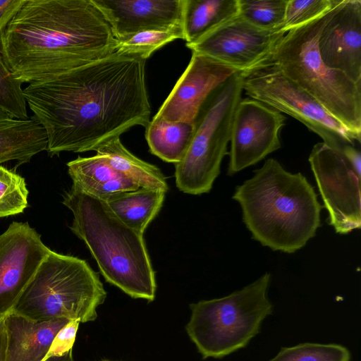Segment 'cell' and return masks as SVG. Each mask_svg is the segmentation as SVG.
<instances>
[{"mask_svg": "<svg viewBox=\"0 0 361 361\" xmlns=\"http://www.w3.org/2000/svg\"><path fill=\"white\" fill-rule=\"evenodd\" d=\"M285 120L281 112L259 101L240 99L232 123L228 175L255 165L279 149Z\"/></svg>", "mask_w": 361, "mask_h": 361, "instance_id": "8fae6325", "label": "cell"}, {"mask_svg": "<svg viewBox=\"0 0 361 361\" xmlns=\"http://www.w3.org/2000/svg\"><path fill=\"white\" fill-rule=\"evenodd\" d=\"M67 166L73 185L104 201L115 194L140 188L97 154L90 157H78L69 161Z\"/></svg>", "mask_w": 361, "mask_h": 361, "instance_id": "ac0fdd59", "label": "cell"}, {"mask_svg": "<svg viewBox=\"0 0 361 361\" xmlns=\"http://www.w3.org/2000/svg\"><path fill=\"white\" fill-rule=\"evenodd\" d=\"M22 83L12 75L0 54V109L18 118H27Z\"/></svg>", "mask_w": 361, "mask_h": 361, "instance_id": "f1b7e54d", "label": "cell"}, {"mask_svg": "<svg viewBox=\"0 0 361 361\" xmlns=\"http://www.w3.org/2000/svg\"><path fill=\"white\" fill-rule=\"evenodd\" d=\"M254 172L232 197L240 206L245 225L262 245L295 252L321 224L322 206L314 188L301 173L286 171L273 158Z\"/></svg>", "mask_w": 361, "mask_h": 361, "instance_id": "3957f363", "label": "cell"}, {"mask_svg": "<svg viewBox=\"0 0 361 361\" xmlns=\"http://www.w3.org/2000/svg\"><path fill=\"white\" fill-rule=\"evenodd\" d=\"M336 0H288L283 29L303 25L327 13Z\"/></svg>", "mask_w": 361, "mask_h": 361, "instance_id": "83f0119b", "label": "cell"}, {"mask_svg": "<svg viewBox=\"0 0 361 361\" xmlns=\"http://www.w3.org/2000/svg\"><path fill=\"white\" fill-rule=\"evenodd\" d=\"M193 131L194 123L171 122L154 116L145 128V138L152 154L176 164L184 157Z\"/></svg>", "mask_w": 361, "mask_h": 361, "instance_id": "603a6c76", "label": "cell"}, {"mask_svg": "<svg viewBox=\"0 0 361 361\" xmlns=\"http://www.w3.org/2000/svg\"><path fill=\"white\" fill-rule=\"evenodd\" d=\"M25 0H0V32L6 27Z\"/></svg>", "mask_w": 361, "mask_h": 361, "instance_id": "4dcf8cb0", "label": "cell"}, {"mask_svg": "<svg viewBox=\"0 0 361 361\" xmlns=\"http://www.w3.org/2000/svg\"><path fill=\"white\" fill-rule=\"evenodd\" d=\"M310 164L329 224L338 234L361 227V163H354L342 152L324 142L314 145Z\"/></svg>", "mask_w": 361, "mask_h": 361, "instance_id": "30bf717a", "label": "cell"}, {"mask_svg": "<svg viewBox=\"0 0 361 361\" xmlns=\"http://www.w3.org/2000/svg\"><path fill=\"white\" fill-rule=\"evenodd\" d=\"M25 179L0 165V218L22 213L27 207Z\"/></svg>", "mask_w": 361, "mask_h": 361, "instance_id": "4316f807", "label": "cell"}, {"mask_svg": "<svg viewBox=\"0 0 361 361\" xmlns=\"http://www.w3.org/2000/svg\"><path fill=\"white\" fill-rule=\"evenodd\" d=\"M192 53L189 64L156 116L171 122L194 123L211 92L238 72L209 57Z\"/></svg>", "mask_w": 361, "mask_h": 361, "instance_id": "9a60e30c", "label": "cell"}, {"mask_svg": "<svg viewBox=\"0 0 361 361\" xmlns=\"http://www.w3.org/2000/svg\"><path fill=\"white\" fill-rule=\"evenodd\" d=\"M117 43L92 0H25L0 32V54L14 78L37 84L116 52Z\"/></svg>", "mask_w": 361, "mask_h": 361, "instance_id": "7a4b0ae2", "label": "cell"}, {"mask_svg": "<svg viewBox=\"0 0 361 361\" xmlns=\"http://www.w3.org/2000/svg\"><path fill=\"white\" fill-rule=\"evenodd\" d=\"M240 75L243 90L251 99L300 121L331 147L342 150L345 145L360 142V137L271 62L263 59L240 71Z\"/></svg>", "mask_w": 361, "mask_h": 361, "instance_id": "9c48e42d", "label": "cell"}, {"mask_svg": "<svg viewBox=\"0 0 361 361\" xmlns=\"http://www.w3.org/2000/svg\"><path fill=\"white\" fill-rule=\"evenodd\" d=\"M80 323L78 320H69L58 331L42 361L62 356L72 350Z\"/></svg>", "mask_w": 361, "mask_h": 361, "instance_id": "f546056e", "label": "cell"}, {"mask_svg": "<svg viewBox=\"0 0 361 361\" xmlns=\"http://www.w3.org/2000/svg\"><path fill=\"white\" fill-rule=\"evenodd\" d=\"M178 39H185L182 25L165 30H147L118 41L116 52L137 56L147 60L155 51Z\"/></svg>", "mask_w": 361, "mask_h": 361, "instance_id": "cb8c5ba5", "label": "cell"}, {"mask_svg": "<svg viewBox=\"0 0 361 361\" xmlns=\"http://www.w3.org/2000/svg\"><path fill=\"white\" fill-rule=\"evenodd\" d=\"M271 275L226 296L190 305L185 329L203 358H221L245 348L273 312L268 298Z\"/></svg>", "mask_w": 361, "mask_h": 361, "instance_id": "52a82bcc", "label": "cell"}, {"mask_svg": "<svg viewBox=\"0 0 361 361\" xmlns=\"http://www.w3.org/2000/svg\"><path fill=\"white\" fill-rule=\"evenodd\" d=\"M50 251L27 223L14 221L0 235V319L12 310Z\"/></svg>", "mask_w": 361, "mask_h": 361, "instance_id": "4fadbf2b", "label": "cell"}, {"mask_svg": "<svg viewBox=\"0 0 361 361\" xmlns=\"http://www.w3.org/2000/svg\"><path fill=\"white\" fill-rule=\"evenodd\" d=\"M238 13V0H184V40L192 43Z\"/></svg>", "mask_w": 361, "mask_h": 361, "instance_id": "44dd1931", "label": "cell"}, {"mask_svg": "<svg viewBox=\"0 0 361 361\" xmlns=\"http://www.w3.org/2000/svg\"><path fill=\"white\" fill-rule=\"evenodd\" d=\"M117 41L137 33L183 25L184 0H92Z\"/></svg>", "mask_w": 361, "mask_h": 361, "instance_id": "2e32d148", "label": "cell"}, {"mask_svg": "<svg viewBox=\"0 0 361 361\" xmlns=\"http://www.w3.org/2000/svg\"><path fill=\"white\" fill-rule=\"evenodd\" d=\"M242 92L238 71L214 90L201 106L189 147L175 164L176 185L180 191L201 195L212 190L228 154L233 116Z\"/></svg>", "mask_w": 361, "mask_h": 361, "instance_id": "ba28073f", "label": "cell"}, {"mask_svg": "<svg viewBox=\"0 0 361 361\" xmlns=\"http://www.w3.org/2000/svg\"><path fill=\"white\" fill-rule=\"evenodd\" d=\"M318 49L328 67L361 84L360 0H336L320 30Z\"/></svg>", "mask_w": 361, "mask_h": 361, "instance_id": "5bb4252c", "label": "cell"}, {"mask_svg": "<svg viewBox=\"0 0 361 361\" xmlns=\"http://www.w3.org/2000/svg\"><path fill=\"white\" fill-rule=\"evenodd\" d=\"M166 192L147 188L115 194L105 200L126 225L143 235L164 202Z\"/></svg>", "mask_w": 361, "mask_h": 361, "instance_id": "ffe728a7", "label": "cell"}, {"mask_svg": "<svg viewBox=\"0 0 361 361\" xmlns=\"http://www.w3.org/2000/svg\"><path fill=\"white\" fill-rule=\"evenodd\" d=\"M103 361H109V360H103Z\"/></svg>", "mask_w": 361, "mask_h": 361, "instance_id": "e575fe53", "label": "cell"}, {"mask_svg": "<svg viewBox=\"0 0 361 361\" xmlns=\"http://www.w3.org/2000/svg\"><path fill=\"white\" fill-rule=\"evenodd\" d=\"M106 297L98 273L85 260L51 250L11 311L37 322L85 323L96 319Z\"/></svg>", "mask_w": 361, "mask_h": 361, "instance_id": "8992f818", "label": "cell"}, {"mask_svg": "<svg viewBox=\"0 0 361 361\" xmlns=\"http://www.w3.org/2000/svg\"><path fill=\"white\" fill-rule=\"evenodd\" d=\"M326 14L288 30L263 59L275 64L360 138L361 84L328 67L319 52L318 37Z\"/></svg>", "mask_w": 361, "mask_h": 361, "instance_id": "5b68a950", "label": "cell"}, {"mask_svg": "<svg viewBox=\"0 0 361 361\" xmlns=\"http://www.w3.org/2000/svg\"><path fill=\"white\" fill-rule=\"evenodd\" d=\"M94 151L104 157L115 170L133 179L140 188L167 192L168 183L161 170L130 153L121 143L120 137L107 140Z\"/></svg>", "mask_w": 361, "mask_h": 361, "instance_id": "7402d4cb", "label": "cell"}, {"mask_svg": "<svg viewBox=\"0 0 361 361\" xmlns=\"http://www.w3.org/2000/svg\"><path fill=\"white\" fill-rule=\"evenodd\" d=\"M46 361H74V360L73 357L72 350H71L62 356L51 357Z\"/></svg>", "mask_w": 361, "mask_h": 361, "instance_id": "d6a6232c", "label": "cell"}, {"mask_svg": "<svg viewBox=\"0 0 361 361\" xmlns=\"http://www.w3.org/2000/svg\"><path fill=\"white\" fill-rule=\"evenodd\" d=\"M63 204L73 213L70 228L95 259L105 280L133 298H155V273L143 235L123 223L105 201L73 185Z\"/></svg>", "mask_w": 361, "mask_h": 361, "instance_id": "277c9868", "label": "cell"}, {"mask_svg": "<svg viewBox=\"0 0 361 361\" xmlns=\"http://www.w3.org/2000/svg\"><path fill=\"white\" fill-rule=\"evenodd\" d=\"M145 63L116 51L56 80L25 87L26 104L46 130L48 154L94 151L133 126L146 128L151 108Z\"/></svg>", "mask_w": 361, "mask_h": 361, "instance_id": "6da1fadb", "label": "cell"}, {"mask_svg": "<svg viewBox=\"0 0 361 361\" xmlns=\"http://www.w3.org/2000/svg\"><path fill=\"white\" fill-rule=\"evenodd\" d=\"M287 1L238 0V15L257 28L281 29L283 26Z\"/></svg>", "mask_w": 361, "mask_h": 361, "instance_id": "d4e9b609", "label": "cell"}, {"mask_svg": "<svg viewBox=\"0 0 361 361\" xmlns=\"http://www.w3.org/2000/svg\"><path fill=\"white\" fill-rule=\"evenodd\" d=\"M47 144L46 130L34 116L18 118L0 109V165L12 160L28 162L47 150Z\"/></svg>", "mask_w": 361, "mask_h": 361, "instance_id": "d6986e66", "label": "cell"}, {"mask_svg": "<svg viewBox=\"0 0 361 361\" xmlns=\"http://www.w3.org/2000/svg\"><path fill=\"white\" fill-rule=\"evenodd\" d=\"M6 345L7 336L4 324V327L0 331V361H5Z\"/></svg>", "mask_w": 361, "mask_h": 361, "instance_id": "1f68e13d", "label": "cell"}, {"mask_svg": "<svg viewBox=\"0 0 361 361\" xmlns=\"http://www.w3.org/2000/svg\"><path fill=\"white\" fill-rule=\"evenodd\" d=\"M350 353L335 343H304L286 347L268 361H350Z\"/></svg>", "mask_w": 361, "mask_h": 361, "instance_id": "484cf974", "label": "cell"}, {"mask_svg": "<svg viewBox=\"0 0 361 361\" xmlns=\"http://www.w3.org/2000/svg\"><path fill=\"white\" fill-rule=\"evenodd\" d=\"M286 32L283 28H257L238 15L186 46L193 53L243 71L265 57Z\"/></svg>", "mask_w": 361, "mask_h": 361, "instance_id": "7c38bea8", "label": "cell"}, {"mask_svg": "<svg viewBox=\"0 0 361 361\" xmlns=\"http://www.w3.org/2000/svg\"><path fill=\"white\" fill-rule=\"evenodd\" d=\"M3 327H4V317L1 319H0V331Z\"/></svg>", "mask_w": 361, "mask_h": 361, "instance_id": "836d02e7", "label": "cell"}, {"mask_svg": "<svg viewBox=\"0 0 361 361\" xmlns=\"http://www.w3.org/2000/svg\"><path fill=\"white\" fill-rule=\"evenodd\" d=\"M67 319L37 322L12 311L4 317L7 336L5 361H42Z\"/></svg>", "mask_w": 361, "mask_h": 361, "instance_id": "e0dca14e", "label": "cell"}]
</instances>
